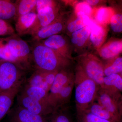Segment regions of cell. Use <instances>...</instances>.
Returning <instances> with one entry per match:
<instances>
[{
	"instance_id": "cell-1",
	"label": "cell",
	"mask_w": 122,
	"mask_h": 122,
	"mask_svg": "<svg viewBox=\"0 0 122 122\" xmlns=\"http://www.w3.org/2000/svg\"><path fill=\"white\" fill-rule=\"evenodd\" d=\"M31 59L33 69L46 72L59 71L67 68L70 63V59L39 43L32 49Z\"/></svg>"
},
{
	"instance_id": "cell-2",
	"label": "cell",
	"mask_w": 122,
	"mask_h": 122,
	"mask_svg": "<svg viewBox=\"0 0 122 122\" xmlns=\"http://www.w3.org/2000/svg\"><path fill=\"white\" fill-rule=\"evenodd\" d=\"M74 83L77 113H81L86 110L95 101L100 87L78 66L74 75Z\"/></svg>"
},
{
	"instance_id": "cell-3",
	"label": "cell",
	"mask_w": 122,
	"mask_h": 122,
	"mask_svg": "<svg viewBox=\"0 0 122 122\" xmlns=\"http://www.w3.org/2000/svg\"><path fill=\"white\" fill-rule=\"evenodd\" d=\"M25 72L15 63L0 60V93L21 88L26 81Z\"/></svg>"
},
{
	"instance_id": "cell-4",
	"label": "cell",
	"mask_w": 122,
	"mask_h": 122,
	"mask_svg": "<svg viewBox=\"0 0 122 122\" xmlns=\"http://www.w3.org/2000/svg\"><path fill=\"white\" fill-rule=\"evenodd\" d=\"M16 64L25 71L32 69L30 49L28 44L15 35L5 38Z\"/></svg>"
},
{
	"instance_id": "cell-5",
	"label": "cell",
	"mask_w": 122,
	"mask_h": 122,
	"mask_svg": "<svg viewBox=\"0 0 122 122\" xmlns=\"http://www.w3.org/2000/svg\"><path fill=\"white\" fill-rule=\"evenodd\" d=\"M95 100L119 120H122V94L112 93L104 88L100 87Z\"/></svg>"
},
{
	"instance_id": "cell-6",
	"label": "cell",
	"mask_w": 122,
	"mask_h": 122,
	"mask_svg": "<svg viewBox=\"0 0 122 122\" xmlns=\"http://www.w3.org/2000/svg\"><path fill=\"white\" fill-rule=\"evenodd\" d=\"M78 66L89 77L100 86H103L104 77L103 64L96 57L89 56L81 59Z\"/></svg>"
},
{
	"instance_id": "cell-7",
	"label": "cell",
	"mask_w": 122,
	"mask_h": 122,
	"mask_svg": "<svg viewBox=\"0 0 122 122\" xmlns=\"http://www.w3.org/2000/svg\"><path fill=\"white\" fill-rule=\"evenodd\" d=\"M17 97V105L35 114L46 116L53 111L47 101L37 100L18 92Z\"/></svg>"
},
{
	"instance_id": "cell-8",
	"label": "cell",
	"mask_w": 122,
	"mask_h": 122,
	"mask_svg": "<svg viewBox=\"0 0 122 122\" xmlns=\"http://www.w3.org/2000/svg\"><path fill=\"white\" fill-rule=\"evenodd\" d=\"M58 72H46L35 69L31 76L26 79L24 84L40 87L49 93Z\"/></svg>"
},
{
	"instance_id": "cell-9",
	"label": "cell",
	"mask_w": 122,
	"mask_h": 122,
	"mask_svg": "<svg viewBox=\"0 0 122 122\" xmlns=\"http://www.w3.org/2000/svg\"><path fill=\"white\" fill-rule=\"evenodd\" d=\"M67 68L59 71L55 76L48 94V102L51 107V103L57 94L63 87L74 80V75L69 72Z\"/></svg>"
},
{
	"instance_id": "cell-10",
	"label": "cell",
	"mask_w": 122,
	"mask_h": 122,
	"mask_svg": "<svg viewBox=\"0 0 122 122\" xmlns=\"http://www.w3.org/2000/svg\"><path fill=\"white\" fill-rule=\"evenodd\" d=\"M56 7H48L37 13L36 20L28 34L32 35L41 29L49 25L56 19Z\"/></svg>"
},
{
	"instance_id": "cell-11",
	"label": "cell",
	"mask_w": 122,
	"mask_h": 122,
	"mask_svg": "<svg viewBox=\"0 0 122 122\" xmlns=\"http://www.w3.org/2000/svg\"><path fill=\"white\" fill-rule=\"evenodd\" d=\"M8 115L9 122H46L45 116L33 114L18 105L11 108Z\"/></svg>"
},
{
	"instance_id": "cell-12",
	"label": "cell",
	"mask_w": 122,
	"mask_h": 122,
	"mask_svg": "<svg viewBox=\"0 0 122 122\" xmlns=\"http://www.w3.org/2000/svg\"><path fill=\"white\" fill-rule=\"evenodd\" d=\"M42 44L56 51L63 56L70 59L65 39L62 35L56 34L42 41Z\"/></svg>"
},
{
	"instance_id": "cell-13",
	"label": "cell",
	"mask_w": 122,
	"mask_h": 122,
	"mask_svg": "<svg viewBox=\"0 0 122 122\" xmlns=\"http://www.w3.org/2000/svg\"><path fill=\"white\" fill-rule=\"evenodd\" d=\"M63 29L62 22L60 20L56 19L51 24L41 29L32 35L33 39L35 41L39 42L42 39L57 34L61 32Z\"/></svg>"
},
{
	"instance_id": "cell-14",
	"label": "cell",
	"mask_w": 122,
	"mask_h": 122,
	"mask_svg": "<svg viewBox=\"0 0 122 122\" xmlns=\"http://www.w3.org/2000/svg\"><path fill=\"white\" fill-rule=\"evenodd\" d=\"M74 86V80L63 87L55 97L51 106L53 111L68 106L73 89Z\"/></svg>"
},
{
	"instance_id": "cell-15",
	"label": "cell",
	"mask_w": 122,
	"mask_h": 122,
	"mask_svg": "<svg viewBox=\"0 0 122 122\" xmlns=\"http://www.w3.org/2000/svg\"><path fill=\"white\" fill-rule=\"evenodd\" d=\"M21 88H16L0 93V121L8 113L14 99Z\"/></svg>"
},
{
	"instance_id": "cell-16",
	"label": "cell",
	"mask_w": 122,
	"mask_h": 122,
	"mask_svg": "<svg viewBox=\"0 0 122 122\" xmlns=\"http://www.w3.org/2000/svg\"><path fill=\"white\" fill-rule=\"evenodd\" d=\"M36 16V12L33 11L17 17L15 28L18 34H27L35 22Z\"/></svg>"
},
{
	"instance_id": "cell-17",
	"label": "cell",
	"mask_w": 122,
	"mask_h": 122,
	"mask_svg": "<svg viewBox=\"0 0 122 122\" xmlns=\"http://www.w3.org/2000/svg\"><path fill=\"white\" fill-rule=\"evenodd\" d=\"M104 88L112 93L122 94V77L121 74H112L105 76L103 78Z\"/></svg>"
},
{
	"instance_id": "cell-18",
	"label": "cell",
	"mask_w": 122,
	"mask_h": 122,
	"mask_svg": "<svg viewBox=\"0 0 122 122\" xmlns=\"http://www.w3.org/2000/svg\"><path fill=\"white\" fill-rule=\"evenodd\" d=\"M85 111L89 112L94 115L112 122H122L116 116L111 113L105 107L95 101Z\"/></svg>"
},
{
	"instance_id": "cell-19",
	"label": "cell",
	"mask_w": 122,
	"mask_h": 122,
	"mask_svg": "<svg viewBox=\"0 0 122 122\" xmlns=\"http://www.w3.org/2000/svg\"><path fill=\"white\" fill-rule=\"evenodd\" d=\"M122 42L121 41L110 42L100 49L99 54L105 59H110L115 58L122 52Z\"/></svg>"
},
{
	"instance_id": "cell-20",
	"label": "cell",
	"mask_w": 122,
	"mask_h": 122,
	"mask_svg": "<svg viewBox=\"0 0 122 122\" xmlns=\"http://www.w3.org/2000/svg\"><path fill=\"white\" fill-rule=\"evenodd\" d=\"M19 92L28 97L37 100L48 102L49 93L45 90L40 87L24 84Z\"/></svg>"
},
{
	"instance_id": "cell-21",
	"label": "cell",
	"mask_w": 122,
	"mask_h": 122,
	"mask_svg": "<svg viewBox=\"0 0 122 122\" xmlns=\"http://www.w3.org/2000/svg\"><path fill=\"white\" fill-rule=\"evenodd\" d=\"M45 117L46 122H73L68 106L55 110Z\"/></svg>"
},
{
	"instance_id": "cell-22",
	"label": "cell",
	"mask_w": 122,
	"mask_h": 122,
	"mask_svg": "<svg viewBox=\"0 0 122 122\" xmlns=\"http://www.w3.org/2000/svg\"><path fill=\"white\" fill-rule=\"evenodd\" d=\"M91 32L90 38L92 43L95 47L101 45L105 39V29L92 20L90 25Z\"/></svg>"
},
{
	"instance_id": "cell-23",
	"label": "cell",
	"mask_w": 122,
	"mask_h": 122,
	"mask_svg": "<svg viewBox=\"0 0 122 122\" xmlns=\"http://www.w3.org/2000/svg\"><path fill=\"white\" fill-rule=\"evenodd\" d=\"M15 4L6 0H0V19L5 21L16 16Z\"/></svg>"
},
{
	"instance_id": "cell-24",
	"label": "cell",
	"mask_w": 122,
	"mask_h": 122,
	"mask_svg": "<svg viewBox=\"0 0 122 122\" xmlns=\"http://www.w3.org/2000/svg\"><path fill=\"white\" fill-rule=\"evenodd\" d=\"M77 17L75 20L70 22L67 26L68 31L73 33L75 31L90 25L92 20L89 17L81 12L76 13Z\"/></svg>"
},
{
	"instance_id": "cell-25",
	"label": "cell",
	"mask_w": 122,
	"mask_h": 122,
	"mask_svg": "<svg viewBox=\"0 0 122 122\" xmlns=\"http://www.w3.org/2000/svg\"><path fill=\"white\" fill-rule=\"evenodd\" d=\"M91 27L90 25L72 33L71 41L74 45L81 47L85 45L90 37Z\"/></svg>"
},
{
	"instance_id": "cell-26",
	"label": "cell",
	"mask_w": 122,
	"mask_h": 122,
	"mask_svg": "<svg viewBox=\"0 0 122 122\" xmlns=\"http://www.w3.org/2000/svg\"><path fill=\"white\" fill-rule=\"evenodd\" d=\"M37 0H21L15 3L17 17L34 11Z\"/></svg>"
},
{
	"instance_id": "cell-27",
	"label": "cell",
	"mask_w": 122,
	"mask_h": 122,
	"mask_svg": "<svg viewBox=\"0 0 122 122\" xmlns=\"http://www.w3.org/2000/svg\"><path fill=\"white\" fill-rule=\"evenodd\" d=\"M103 72L105 76L112 74H122V58L117 57L109 61L105 65H103Z\"/></svg>"
},
{
	"instance_id": "cell-28",
	"label": "cell",
	"mask_w": 122,
	"mask_h": 122,
	"mask_svg": "<svg viewBox=\"0 0 122 122\" xmlns=\"http://www.w3.org/2000/svg\"><path fill=\"white\" fill-rule=\"evenodd\" d=\"M0 59L12 62L17 65L16 59L11 53L5 38H0Z\"/></svg>"
},
{
	"instance_id": "cell-29",
	"label": "cell",
	"mask_w": 122,
	"mask_h": 122,
	"mask_svg": "<svg viewBox=\"0 0 122 122\" xmlns=\"http://www.w3.org/2000/svg\"><path fill=\"white\" fill-rule=\"evenodd\" d=\"M113 11L109 8H100L97 11L95 15V19L98 23L105 24L110 21L113 16Z\"/></svg>"
},
{
	"instance_id": "cell-30",
	"label": "cell",
	"mask_w": 122,
	"mask_h": 122,
	"mask_svg": "<svg viewBox=\"0 0 122 122\" xmlns=\"http://www.w3.org/2000/svg\"><path fill=\"white\" fill-rule=\"evenodd\" d=\"M79 122H112L98 117L89 112L77 113Z\"/></svg>"
},
{
	"instance_id": "cell-31",
	"label": "cell",
	"mask_w": 122,
	"mask_h": 122,
	"mask_svg": "<svg viewBox=\"0 0 122 122\" xmlns=\"http://www.w3.org/2000/svg\"><path fill=\"white\" fill-rule=\"evenodd\" d=\"M112 30L116 33H120L122 31V16L119 14L113 15L110 20Z\"/></svg>"
},
{
	"instance_id": "cell-32",
	"label": "cell",
	"mask_w": 122,
	"mask_h": 122,
	"mask_svg": "<svg viewBox=\"0 0 122 122\" xmlns=\"http://www.w3.org/2000/svg\"><path fill=\"white\" fill-rule=\"evenodd\" d=\"M15 35L14 29L7 21L0 19V36Z\"/></svg>"
},
{
	"instance_id": "cell-33",
	"label": "cell",
	"mask_w": 122,
	"mask_h": 122,
	"mask_svg": "<svg viewBox=\"0 0 122 122\" xmlns=\"http://www.w3.org/2000/svg\"><path fill=\"white\" fill-rule=\"evenodd\" d=\"M76 13L81 12L85 15L89 16L92 12V9L89 5L86 2H81L77 5L76 7Z\"/></svg>"
},
{
	"instance_id": "cell-34",
	"label": "cell",
	"mask_w": 122,
	"mask_h": 122,
	"mask_svg": "<svg viewBox=\"0 0 122 122\" xmlns=\"http://www.w3.org/2000/svg\"><path fill=\"white\" fill-rule=\"evenodd\" d=\"M48 7H56L55 2L50 0H37L35 10L37 13L42 9Z\"/></svg>"
},
{
	"instance_id": "cell-35",
	"label": "cell",
	"mask_w": 122,
	"mask_h": 122,
	"mask_svg": "<svg viewBox=\"0 0 122 122\" xmlns=\"http://www.w3.org/2000/svg\"><path fill=\"white\" fill-rule=\"evenodd\" d=\"M99 0H87L85 1V2H86L88 4L91 5H95L97 4L99 2Z\"/></svg>"
}]
</instances>
